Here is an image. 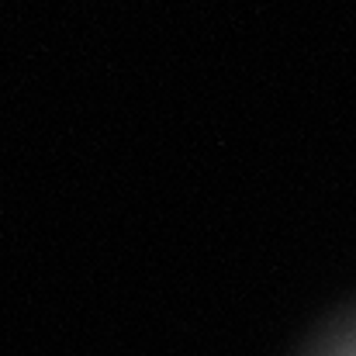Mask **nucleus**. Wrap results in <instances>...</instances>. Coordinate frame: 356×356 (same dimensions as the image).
Returning <instances> with one entry per match:
<instances>
[{"label": "nucleus", "instance_id": "f257e3e1", "mask_svg": "<svg viewBox=\"0 0 356 356\" xmlns=\"http://www.w3.org/2000/svg\"><path fill=\"white\" fill-rule=\"evenodd\" d=\"M346 356H356V350H353V353H346Z\"/></svg>", "mask_w": 356, "mask_h": 356}]
</instances>
